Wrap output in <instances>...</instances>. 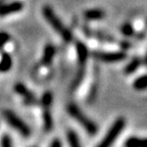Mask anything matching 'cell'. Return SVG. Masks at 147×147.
<instances>
[{
    "mask_svg": "<svg viewBox=\"0 0 147 147\" xmlns=\"http://www.w3.org/2000/svg\"><path fill=\"white\" fill-rule=\"evenodd\" d=\"M67 142H69V147H82L80 143V139H79L78 135L75 131L73 130H69L67 133Z\"/></svg>",
    "mask_w": 147,
    "mask_h": 147,
    "instance_id": "cell-16",
    "label": "cell"
},
{
    "mask_svg": "<svg viewBox=\"0 0 147 147\" xmlns=\"http://www.w3.org/2000/svg\"><path fill=\"white\" fill-rule=\"evenodd\" d=\"M24 7V4L21 1H12V2L5 3V4H0V16H6L8 14L16 13V12L21 11Z\"/></svg>",
    "mask_w": 147,
    "mask_h": 147,
    "instance_id": "cell-9",
    "label": "cell"
},
{
    "mask_svg": "<svg viewBox=\"0 0 147 147\" xmlns=\"http://www.w3.org/2000/svg\"><path fill=\"white\" fill-rule=\"evenodd\" d=\"M14 92L21 95L24 99V102L28 105H33L37 103V98L30 90L28 89L23 83H16L14 85Z\"/></svg>",
    "mask_w": 147,
    "mask_h": 147,
    "instance_id": "cell-8",
    "label": "cell"
},
{
    "mask_svg": "<svg viewBox=\"0 0 147 147\" xmlns=\"http://www.w3.org/2000/svg\"><path fill=\"white\" fill-rule=\"evenodd\" d=\"M125 126H126V121H125L124 117H119V119H115L113 126L109 128L107 133L105 134L101 142L97 145V147H111V145L115 143L117 138L124 130Z\"/></svg>",
    "mask_w": 147,
    "mask_h": 147,
    "instance_id": "cell-4",
    "label": "cell"
},
{
    "mask_svg": "<svg viewBox=\"0 0 147 147\" xmlns=\"http://www.w3.org/2000/svg\"><path fill=\"white\" fill-rule=\"evenodd\" d=\"M3 117H4L5 121L7 124L10 125L13 129H16L18 133L21 134L24 137H29L31 135V129L28 126L23 119L20 117L16 115L11 110H4L3 111Z\"/></svg>",
    "mask_w": 147,
    "mask_h": 147,
    "instance_id": "cell-5",
    "label": "cell"
},
{
    "mask_svg": "<svg viewBox=\"0 0 147 147\" xmlns=\"http://www.w3.org/2000/svg\"><path fill=\"white\" fill-rule=\"evenodd\" d=\"M10 36L6 32H0V49H2L4 45L9 41Z\"/></svg>",
    "mask_w": 147,
    "mask_h": 147,
    "instance_id": "cell-20",
    "label": "cell"
},
{
    "mask_svg": "<svg viewBox=\"0 0 147 147\" xmlns=\"http://www.w3.org/2000/svg\"><path fill=\"white\" fill-rule=\"evenodd\" d=\"M121 31H122L123 34L127 37H131L134 35V29L131 24H128V23L124 24V25L122 26V28H121Z\"/></svg>",
    "mask_w": 147,
    "mask_h": 147,
    "instance_id": "cell-18",
    "label": "cell"
},
{
    "mask_svg": "<svg viewBox=\"0 0 147 147\" xmlns=\"http://www.w3.org/2000/svg\"><path fill=\"white\" fill-rule=\"evenodd\" d=\"M1 147H12L11 139L8 135H3L1 139Z\"/></svg>",
    "mask_w": 147,
    "mask_h": 147,
    "instance_id": "cell-21",
    "label": "cell"
},
{
    "mask_svg": "<svg viewBox=\"0 0 147 147\" xmlns=\"http://www.w3.org/2000/svg\"><path fill=\"white\" fill-rule=\"evenodd\" d=\"M53 96L50 91L45 92L41 98V103L43 106V127L45 132H50L53 128V119L51 115V103Z\"/></svg>",
    "mask_w": 147,
    "mask_h": 147,
    "instance_id": "cell-6",
    "label": "cell"
},
{
    "mask_svg": "<svg viewBox=\"0 0 147 147\" xmlns=\"http://www.w3.org/2000/svg\"><path fill=\"white\" fill-rule=\"evenodd\" d=\"M55 55V47L52 44H47L45 46L43 51V55H42L41 63L45 67H49L52 63V60L54 58Z\"/></svg>",
    "mask_w": 147,
    "mask_h": 147,
    "instance_id": "cell-11",
    "label": "cell"
},
{
    "mask_svg": "<svg viewBox=\"0 0 147 147\" xmlns=\"http://www.w3.org/2000/svg\"><path fill=\"white\" fill-rule=\"evenodd\" d=\"M92 57L103 62H117L126 59L127 54L123 51L115 52H103V51H93L91 53Z\"/></svg>",
    "mask_w": 147,
    "mask_h": 147,
    "instance_id": "cell-7",
    "label": "cell"
},
{
    "mask_svg": "<svg viewBox=\"0 0 147 147\" xmlns=\"http://www.w3.org/2000/svg\"><path fill=\"white\" fill-rule=\"evenodd\" d=\"M97 92H98V88H97V85L94 84V85L91 87V90L89 92V95H88V102H93L95 100L97 96Z\"/></svg>",
    "mask_w": 147,
    "mask_h": 147,
    "instance_id": "cell-19",
    "label": "cell"
},
{
    "mask_svg": "<svg viewBox=\"0 0 147 147\" xmlns=\"http://www.w3.org/2000/svg\"><path fill=\"white\" fill-rule=\"evenodd\" d=\"M49 147H62V144H61V141L58 139V138H55L54 140L51 142L50 146Z\"/></svg>",
    "mask_w": 147,
    "mask_h": 147,
    "instance_id": "cell-22",
    "label": "cell"
},
{
    "mask_svg": "<svg viewBox=\"0 0 147 147\" xmlns=\"http://www.w3.org/2000/svg\"><path fill=\"white\" fill-rule=\"evenodd\" d=\"M12 65V59L10 54L7 52L2 53L1 60H0V71L1 73H6L11 69Z\"/></svg>",
    "mask_w": 147,
    "mask_h": 147,
    "instance_id": "cell-13",
    "label": "cell"
},
{
    "mask_svg": "<svg viewBox=\"0 0 147 147\" xmlns=\"http://www.w3.org/2000/svg\"><path fill=\"white\" fill-rule=\"evenodd\" d=\"M77 49V56H78V71L75 78L73 79V82L71 84V91H76L79 86L82 84L83 80L85 78L86 73V62H87L88 56H89V51H88L87 46L81 41H78L76 44Z\"/></svg>",
    "mask_w": 147,
    "mask_h": 147,
    "instance_id": "cell-1",
    "label": "cell"
},
{
    "mask_svg": "<svg viewBox=\"0 0 147 147\" xmlns=\"http://www.w3.org/2000/svg\"><path fill=\"white\" fill-rule=\"evenodd\" d=\"M83 31L85 33V35L87 37H93V38H96V39L100 40L101 42H109V43H113L115 42V39L113 37L109 36L107 34H104L102 32H99V31H93L92 29H90L87 26H84L83 27Z\"/></svg>",
    "mask_w": 147,
    "mask_h": 147,
    "instance_id": "cell-10",
    "label": "cell"
},
{
    "mask_svg": "<svg viewBox=\"0 0 147 147\" xmlns=\"http://www.w3.org/2000/svg\"><path fill=\"white\" fill-rule=\"evenodd\" d=\"M140 65H141L140 58H138V57L133 58L131 61L127 64L126 67H125V69H124L125 74H126V75H131V74L135 73V71L140 67Z\"/></svg>",
    "mask_w": 147,
    "mask_h": 147,
    "instance_id": "cell-14",
    "label": "cell"
},
{
    "mask_svg": "<svg viewBox=\"0 0 147 147\" xmlns=\"http://www.w3.org/2000/svg\"><path fill=\"white\" fill-rule=\"evenodd\" d=\"M126 147H146V140L144 138L131 137L125 143Z\"/></svg>",
    "mask_w": 147,
    "mask_h": 147,
    "instance_id": "cell-15",
    "label": "cell"
},
{
    "mask_svg": "<svg viewBox=\"0 0 147 147\" xmlns=\"http://www.w3.org/2000/svg\"><path fill=\"white\" fill-rule=\"evenodd\" d=\"M42 12H43V16L45 18L47 23L53 28V30H54L55 32L60 35L62 40H63L64 42H67V43L71 42V39H73L71 31H69L67 27H64L62 22L60 21L59 18H58V16L53 11L52 7L46 5V6H44L43 9H42Z\"/></svg>",
    "mask_w": 147,
    "mask_h": 147,
    "instance_id": "cell-2",
    "label": "cell"
},
{
    "mask_svg": "<svg viewBox=\"0 0 147 147\" xmlns=\"http://www.w3.org/2000/svg\"><path fill=\"white\" fill-rule=\"evenodd\" d=\"M133 86L136 90H139V91H143V90L146 89V87H147L146 76L144 75V76H141V77H139V78L136 79Z\"/></svg>",
    "mask_w": 147,
    "mask_h": 147,
    "instance_id": "cell-17",
    "label": "cell"
},
{
    "mask_svg": "<svg viewBox=\"0 0 147 147\" xmlns=\"http://www.w3.org/2000/svg\"><path fill=\"white\" fill-rule=\"evenodd\" d=\"M67 110L69 115H71L73 119H75L83 128L85 129V131L87 132L89 135L94 136L98 131V127L95 124L92 119H90L85 113H83L82 110L79 108V106L75 103H69L67 107Z\"/></svg>",
    "mask_w": 147,
    "mask_h": 147,
    "instance_id": "cell-3",
    "label": "cell"
},
{
    "mask_svg": "<svg viewBox=\"0 0 147 147\" xmlns=\"http://www.w3.org/2000/svg\"><path fill=\"white\" fill-rule=\"evenodd\" d=\"M3 1H4V0H0V3H1V2H3Z\"/></svg>",
    "mask_w": 147,
    "mask_h": 147,
    "instance_id": "cell-23",
    "label": "cell"
},
{
    "mask_svg": "<svg viewBox=\"0 0 147 147\" xmlns=\"http://www.w3.org/2000/svg\"><path fill=\"white\" fill-rule=\"evenodd\" d=\"M105 16V13L102 9H88L84 12V18L87 21H98L102 20Z\"/></svg>",
    "mask_w": 147,
    "mask_h": 147,
    "instance_id": "cell-12",
    "label": "cell"
}]
</instances>
